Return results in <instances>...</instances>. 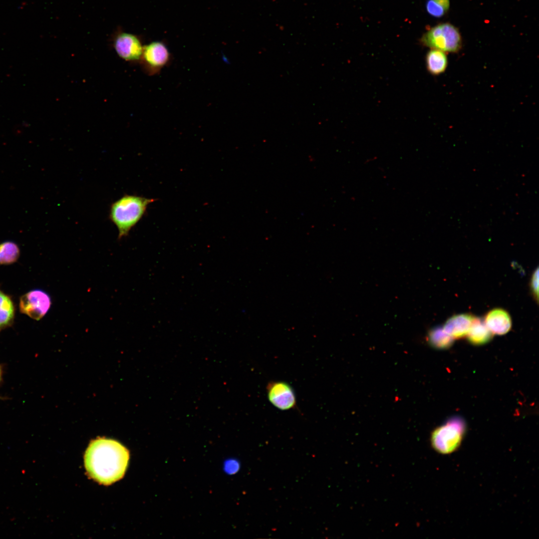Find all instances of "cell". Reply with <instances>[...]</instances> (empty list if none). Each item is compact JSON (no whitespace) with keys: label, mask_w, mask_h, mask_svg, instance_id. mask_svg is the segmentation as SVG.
Segmentation results:
<instances>
[{"label":"cell","mask_w":539,"mask_h":539,"mask_svg":"<svg viewBox=\"0 0 539 539\" xmlns=\"http://www.w3.org/2000/svg\"><path fill=\"white\" fill-rule=\"evenodd\" d=\"M145 66L152 71L160 70L169 61V52L161 42H153L143 48L141 56Z\"/></svg>","instance_id":"obj_8"},{"label":"cell","mask_w":539,"mask_h":539,"mask_svg":"<svg viewBox=\"0 0 539 539\" xmlns=\"http://www.w3.org/2000/svg\"><path fill=\"white\" fill-rule=\"evenodd\" d=\"M117 54L126 61H133L140 59L143 48L139 38L126 32L117 35L113 43Z\"/></svg>","instance_id":"obj_7"},{"label":"cell","mask_w":539,"mask_h":539,"mask_svg":"<svg viewBox=\"0 0 539 539\" xmlns=\"http://www.w3.org/2000/svg\"><path fill=\"white\" fill-rule=\"evenodd\" d=\"M1 375H2V371H1V367L0 366V381L1 380Z\"/></svg>","instance_id":"obj_19"},{"label":"cell","mask_w":539,"mask_h":539,"mask_svg":"<svg viewBox=\"0 0 539 539\" xmlns=\"http://www.w3.org/2000/svg\"><path fill=\"white\" fill-rule=\"evenodd\" d=\"M428 338L431 346L439 349H447L452 346L454 342V338L440 327L431 329Z\"/></svg>","instance_id":"obj_14"},{"label":"cell","mask_w":539,"mask_h":539,"mask_svg":"<svg viewBox=\"0 0 539 539\" xmlns=\"http://www.w3.org/2000/svg\"><path fill=\"white\" fill-rule=\"evenodd\" d=\"M239 462L235 459L227 460L225 464L224 468L225 471L229 474H234L240 469Z\"/></svg>","instance_id":"obj_18"},{"label":"cell","mask_w":539,"mask_h":539,"mask_svg":"<svg viewBox=\"0 0 539 539\" xmlns=\"http://www.w3.org/2000/svg\"><path fill=\"white\" fill-rule=\"evenodd\" d=\"M51 304V298L47 293L41 290L35 289L26 293L20 297L19 309L22 313L38 320L46 314Z\"/></svg>","instance_id":"obj_5"},{"label":"cell","mask_w":539,"mask_h":539,"mask_svg":"<svg viewBox=\"0 0 539 539\" xmlns=\"http://www.w3.org/2000/svg\"><path fill=\"white\" fill-rule=\"evenodd\" d=\"M14 316V307L11 298L0 289V331L12 324Z\"/></svg>","instance_id":"obj_13"},{"label":"cell","mask_w":539,"mask_h":539,"mask_svg":"<svg viewBox=\"0 0 539 539\" xmlns=\"http://www.w3.org/2000/svg\"><path fill=\"white\" fill-rule=\"evenodd\" d=\"M270 402L281 410H287L296 406L294 392L291 386L283 381H271L267 387Z\"/></svg>","instance_id":"obj_6"},{"label":"cell","mask_w":539,"mask_h":539,"mask_svg":"<svg viewBox=\"0 0 539 539\" xmlns=\"http://www.w3.org/2000/svg\"><path fill=\"white\" fill-rule=\"evenodd\" d=\"M129 455L128 450L116 441L99 438L88 446L84 456L86 469L98 482L109 485L123 476Z\"/></svg>","instance_id":"obj_1"},{"label":"cell","mask_w":539,"mask_h":539,"mask_svg":"<svg viewBox=\"0 0 539 539\" xmlns=\"http://www.w3.org/2000/svg\"><path fill=\"white\" fill-rule=\"evenodd\" d=\"M19 256L17 245L7 241L0 244V264L9 265L15 262Z\"/></svg>","instance_id":"obj_15"},{"label":"cell","mask_w":539,"mask_h":539,"mask_svg":"<svg viewBox=\"0 0 539 539\" xmlns=\"http://www.w3.org/2000/svg\"><path fill=\"white\" fill-rule=\"evenodd\" d=\"M484 323L493 334L504 335L512 327V320L508 312L502 308H494L487 313Z\"/></svg>","instance_id":"obj_9"},{"label":"cell","mask_w":539,"mask_h":539,"mask_svg":"<svg viewBox=\"0 0 539 539\" xmlns=\"http://www.w3.org/2000/svg\"><path fill=\"white\" fill-rule=\"evenodd\" d=\"M155 199L125 195L112 204L109 218L118 230V238L128 235L144 215L148 205Z\"/></svg>","instance_id":"obj_2"},{"label":"cell","mask_w":539,"mask_h":539,"mask_svg":"<svg viewBox=\"0 0 539 539\" xmlns=\"http://www.w3.org/2000/svg\"><path fill=\"white\" fill-rule=\"evenodd\" d=\"M531 288L533 295L538 301L539 297V269L537 268L532 274L531 280Z\"/></svg>","instance_id":"obj_17"},{"label":"cell","mask_w":539,"mask_h":539,"mask_svg":"<svg viewBox=\"0 0 539 539\" xmlns=\"http://www.w3.org/2000/svg\"><path fill=\"white\" fill-rule=\"evenodd\" d=\"M475 316L467 313L455 315L445 322L443 328L454 338H461L467 335Z\"/></svg>","instance_id":"obj_10"},{"label":"cell","mask_w":539,"mask_h":539,"mask_svg":"<svg viewBox=\"0 0 539 539\" xmlns=\"http://www.w3.org/2000/svg\"><path fill=\"white\" fill-rule=\"evenodd\" d=\"M467 335L470 343L475 345H482L489 342L493 334L484 321L480 318L475 317Z\"/></svg>","instance_id":"obj_12"},{"label":"cell","mask_w":539,"mask_h":539,"mask_svg":"<svg viewBox=\"0 0 539 539\" xmlns=\"http://www.w3.org/2000/svg\"><path fill=\"white\" fill-rule=\"evenodd\" d=\"M420 42L424 46L446 53L458 52L463 44L459 29L448 22L440 23L431 27L423 34Z\"/></svg>","instance_id":"obj_3"},{"label":"cell","mask_w":539,"mask_h":539,"mask_svg":"<svg viewBox=\"0 0 539 539\" xmlns=\"http://www.w3.org/2000/svg\"><path fill=\"white\" fill-rule=\"evenodd\" d=\"M466 427L465 422L462 418L458 416L451 418L432 432V446L442 454L454 452L461 443Z\"/></svg>","instance_id":"obj_4"},{"label":"cell","mask_w":539,"mask_h":539,"mask_svg":"<svg viewBox=\"0 0 539 539\" xmlns=\"http://www.w3.org/2000/svg\"><path fill=\"white\" fill-rule=\"evenodd\" d=\"M450 0H428L426 3L427 12L435 17H441L448 11Z\"/></svg>","instance_id":"obj_16"},{"label":"cell","mask_w":539,"mask_h":539,"mask_svg":"<svg viewBox=\"0 0 539 539\" xmlns=\"http://www.w3.org/2000/svg\"><path fill=\"white\" fill-rule=\"evenodd\" d=\"M447 53L436 49H431L426 54L425 63L427 70L432 75L443 73L448 67Z\"/></svg>","instance_id":"obj_11"}]
</instances>
